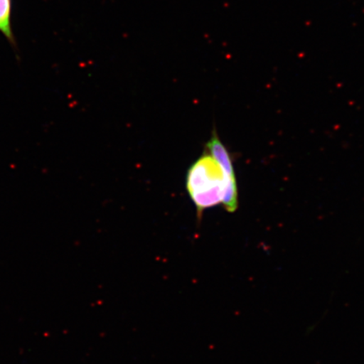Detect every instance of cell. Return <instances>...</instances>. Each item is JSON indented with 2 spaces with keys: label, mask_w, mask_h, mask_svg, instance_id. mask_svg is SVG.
<instances>
[{
  "label": "cell",
  "mask_w": 364,
  "mask_h": 364,
  "mask_svg": "<svg viewBox=\"0 0 364 364\" xmlns=\"http://www.w3.org/2000/svg\"><path fill=\"white\" fill-rule=\"evenodd\" d=\"M12 0H0V33L13 47H16L15 35L11 26Z\"/></svg>",
  "instance_id": "cell-3"
},
{
  "label": "cell",
  "mask_w": 364,
  "mask_h": 364,
  "mask_svg": "<svg viewBox=\"0 0 364 364\" xmlns=\"http://www.w3.org/2000/svg\"><path fill=\"white\" fill-rule=\"evenodd\" d=\"M207 150L208 154H211V156L220 164L228 178L235 179L233 164H232L230 154L225 145L222 144L215 131H213L211 139L207 144Z\"/></svg>",
  "instance_id": "cell-2"
},
{
  "label": "cell",
  "mask_w": 364,
  "mask_h": 364,
  "mask_svg": "<svg viewBox=\"0 0 364 364\" xmlns=\"http://www.w3.org/2000/svg\"><path fill=\"white\" fill-rule=\"evenodd\" d=\"M226 179L230 178L225 176L220 164L207 153L189 168L186 189L197 208L199 217L206 209L223 202Z\"/></svg>",
  "instance_id": "cell-1"
}]
</instances>
